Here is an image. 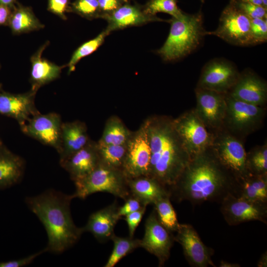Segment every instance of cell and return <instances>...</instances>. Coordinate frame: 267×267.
<instances>
[{"mask_svg":"<svg viewBox=\"0 0 267 267\" xmlns=\"http://www.w3.org/2000/svg\"><path fill=\"white\" fill-rule=\"evenodd\" d=\"M240 184L216 157L211 147L191 157L176 183L169 189L176 202L193 205L221 203L229 194L239 196Z\"/></svg>","mask_w":267,"mask_h":267,"instance_id":"obj_1","label":"cell"},{"mask_svg":"<svg viewBox=\"0 0 267 267\" xmlns=\"http://www.w3.org/2000/svg\"><path fill=\"white\" fill-rule=\"evenodd\" d=\"M151 150L149 176L169 189L176 183L190 156L173 124V118L154 116L145 120Z\"/></svg>","mask_w":267,"mask_h":267,"instance_id":"obj_2","label":"cell"},{"mask_svg":"<svg viewBox=\"0 0 267 267\" xmlns=\"http://www.w3.org/2000/svg\"><path fill=\"white\" fill-rule=\"evenodd\" d=\"M74 198L73 194H66L54 189L26 198L27 206L46 230V252L62 253L76 244L84 232L83 227L77 226L72 219L70 204Z\"/></svg>","mask_w":267,"mask_h":267,"instance_id":"obj_3","label":"cell"},{"mask_svg":"<svg viewBox=\"0 0 267 267\" xmlns=\"http://www.w3.org/2000/svg\"><path fill=\"white\" fill-rule=\"evenodd\" d=\"M170 21L169 36L157 51L166 61L176 60L190 54L199 46L206 35L201 12L193 14L183 13L179 18L172 17Z\"/></svg>","mask_w":267,"mask_h":267,"instance_id":"obj_4","label":"cell"},{"mask_svg":"<svg viewBox=\"0 0 267 267\" xmlns=\"http://www.w3.org/2000/svg\"><path fill=\"white\" fill-rule=\"evenodd\" d=\"M75 198L85 199L96 192H107L126 200L130 195L127 178L121 169L111 168L100 163L90 173L74 182Z\"/></svg>","mask_w":267,"mask_h":267,"instance_id":"obj_5","label":"cell"},{"mask_svg":"<svg viewBox=\"0 0 267 267\" xmlns=\"http://www.w3.org/2000/svg\"><path fill=\"white\" fill-rule=\"evenodd\" d=\"M226 110L223 128L243 140L263 125L267 108L236 99L225 93Z\"/></svg>","mask_w":267,"mask_h":267,"instance_id":"obj_6","label":"cell"},{"mask_svg":"<svg viewBox=\"0 0 267 267\" xmlns=\"http://www.w3.org/2000/svg\"><path fill=\"white\" fill-rule=\"evenodd\" d=\"M211 146L221 163L239 181L250 175L246 165V152L243 140L223 128L213 133Z\"/></svg>","mask_w":267,"mask_h":267,"instance_id":"obj_7","label":"cell"},{"mask_svg":"<svg viewBox=\"0 0 267 267\" xmlns=\"http://www.w3.org/2000/svg\"><path fill=\"white\" fill-rule=\"evenodd\" d=\"M173 124L190 158L211 146L213 133L198 118L194 109L173 119Z\"/></svg>","mask_w":267,"mask_h":267,"instance_id":"obj_8","label":"cell"},{"mask_svg":"<svg viewBox=\"0 0 267 267\" xmlns=\"http://www.w3.org/2000/svg\"><path fill=\"white\" fill-rule=\"evenodd\" d=\"M151 150L145 121L133 132L127 144L122 170L127 178L149 176Z\"/></svg>","mask_w":267,"mask_h":267,"instance_id":"obj_9","label":"cell"},{"mask_svg":"<svg viewBox=\"0 0 267 267\" xmlns=\"http://www.w3.org/2000/svg\"><path fill=\"white\" fill-rule=\"evenodd\" d=\"M251 19L230 1L221 14L218 28L214 31L206 32V35L217 36L235 45H253Z\"/></svg>","mask_w":267,"mask_h":267,"instance_id":"obj_10","label":"cell"},{"mask_svg":"<svg viewBox=\"0 0 267 267\" xmlns=\"http://www.w3.org/2000/svg\"><path fill=\"white\" fill-rule=\"evenodd\" d=\"M220 210L229 225L258 221L267 222V202L252 201L229 194L221 201Z\"/></svg>","mask_w":267,"mask_h":267,"instance_id":"obj_11","label":"cell"},{"mask_svg":"<svg viewBox=\"0 0 267 267\" xmlns=\"http://www.w3.org/2000/svg\"><path fill=\"white\" fill-rule=\"evenodd\" d=\"M144 227L140 247L154 255L158 259L159 266L162 267L169 259L175 241L173 232L161 223L154 209L147 218Z\"/></svg>","mask_w":267,"mask_h":267,"instance_id":"obj_12","label":"cell"},{"mask_svg":"<svg viewBox=\"0 0 267 267\" xmlns=\"http://www.w3.org/2000/svg\"><path fill=\"white\" fill-rule=\"evenodd\" d=\"M239 75L232 63L222 58L214 59L203 67L196 88L226 93Z\"/></svg>","mask_w":267,"mask_h":267,"instance_id":"obj_13","label":"cell"},{"mask_svg":"<svg viewBox=\"0 0 267 267\" xmlns=\"http://www.w3.org/2000/svg\"><path fill=\"white\" fill-rule=\"evenodd\" d=\"M195 113L207 128L214 133L223 128L226 110L225 93L196 88Z\"/></svg>","mask_w":267,"mask_h":267,"instance_id":"obj_14","label":"cell"},{"mask_svg":"<svg viewBox=\"0 0 267 267\" xmlns=\"http://www.w3.org/2000/svg\"><path fill=\"white\" fill-rule=\"evenodd\" d=\"M60 116L55 112L45 114L40 112L21 126L22 132L44 144L54 148L60 147L61 126Z\"/></svg>","mask_w":267,"mask_h":267,"instance_id":"obj_15","label":"cell"},{"mask_svg":"<svg viewBox=\"0 0 267 267\" xmlns=\"http://www.w3.org/2000/svg\"><path fill=\"white\" fill-rule=\"evenodd\" d=\"M176 232L175 241L181 246L184 257L191 266L216 267L211 258L214 254V249L203 243L191 224L179 223Z\"/></svg>","mask_w":267,"mask_h":267,"instance_id":"obj_16","label":"cell"},{"mask_svg":"<svg viewBox=\"0 0 267 267\" xmlns=\"http://www.w3.org/2000/svg\"><path fill=\"white\" fill-rule=\"evenodd\" d=\"M226 93L238 100L264 106L267 101V84L256 74L245 71L240 73L237 81Z\"/></svg>","mask_w":267,"mask_h":267,"instance_id":"obj_17","label":"cell"},{"mask_svg":"<svg viewBox=\"0 0 267 267\" xmlns=\"http://www.w3.org/2000/svg\"><path fill=\"white\" fill-rule=\"evenodd\" d=\"M36 91L20 94L0 91V114L15 119L20 126L39 113L35 105Z\"/></svg>","mask_w":267,"mask_h":267,"instance_id":"obj_18","label":"cell"},{"mask_svg":"<svg viewBox=\"0 0 267 267\" xmlns=\"http://www.w3.org/2000/svg\"><path fill=\"white\" fill-rule=\"evenodd\" d=\"M60 164L74 182L82 179L100 164L97 142L90 140L83 148L60 160Z\"/></svg>","mask_w":267,"mask_h":267,"instance_id":"obj_19","label":"cell"},{"mask_svg":"<svg viewBox=\"0 0 267 267\" xmlns=\"http://www.w3.org/2000/svg\"><path fill=\"white\" fill-rule=\"evenodd\" d=\"M119 206L116 201L100 209L89 217L86 224L83 227L84 232H90L100 242L111 239L114 228L120 219Z\"/></svg>","mask_w":267,"mask_h":267,"instance_id":"obj_20","label":"cell"},{"mask_svg":"<svg viewBox=\"0 0 267 267\" xmlns=\"http://www.w3.org/2000/svg\"><path fill=\"white\" fill-rule=\"evenodd\" d=\"M108 21L106 29L109 33L112 31L128 26L139 25L151 21H162L163 19L148 15L143 9L136 5L125 3L111 13L102 16Z\"/></svg>","mask_w":267,"mask_h":267,"instance_id":"obj_21","label":"cell"},{"mask_svg":"<svg viewBox=\"0 0 267 267\" xmlns=\"http://www.w3.org/2000/svg\"><path fill=\"white\" fill-rule=\"evenodd\" d=\"M86 124L80 121L62 123L58 151L60 160L83 148L90 140Z\"/></svg>","mask_w":267,"mask_h":267,"instance_id":"obj_22","label":"cell"},{"mask_svg":"<svg viewBox=\"0 0 267 267\" xmlns=\"http://www.w3.org/2000/svg\"><path fill=\"white\" fill-rule=\"evenodd\" d=\"M48 44L47 42L41 46L31 57V90L36 92L41 87L57 79L65 66L57 65L42 57Z\"/></svg>","mask_w":267,"mask_h":267,"instance_id":"obj_23","label":"cell"},{"mask_svg":"<svg viewBox=\"0 0 267 267\" xmlns=\"http://www.w3.org/2000/svg\"><path fill=\"white\" fill-rule=\"evenodd\" d=\"M127 183L131 195L138 199L146 206L153 205L162 197L170 196L168 189L150 176L127 178Z\"/></svg>","mask_w":267,"mask_h":267,"instance_id":"obj_24","label":"cell"},{"mask_svg":"<svg viewBox=\"0 0 267 267\" xmlns=\"http://www.w3.org/2000/svg\"><path fill=\"white\" fill-rule=\"evenodd\" d=\"M24 169L23 159L5 150L0 151V187L17 183Z\"/></svg>","mask_w":267,"mask_h":267,"instance_id":"obj_25","label":"cell"},{"mask_svg":"<svg viewBox=\"0 0 267 267\" xmlns=\"http://www.w3.org/2000/svg\"><path fill=\"white\" fill-rule=\"evenodd\" d=\"M8 25L16 34L38 30L44 27L30 7L20 5L13 7Z\"/></svg>","mask_w":267,"mask_h":267,"instance_id":"obj_26","label":"cell"},{"mask_svg":"<svg viewBox=\"0 0 267 267\" xmlns=\"http://www.w3.org/2000/svg\"><path fill=\"white\" fill-rule=\"evenodd\" d=\"M132 133L120 118L113 115L106 121L102 136L97 143L99 145L126 144Z\"/></svg>","mask_w":267,"mask_h":267,"instance_id":"obj_27","label":"cell"},{"mask_svg":"<svg viewBox=\"0 0 267 267\" xmlns=\"http://www.w3.org/2000/svg\"><path fill=\"white\" fill-rule=\"evenodd\" d=\"M239 197L252 200L267 202V175H249L239 181Z\"/></svg>","mask_w":267,"mask_h":267,"instance_id":"obj_28","label":"cell"},{"mask_svg":"<svg viewBox=\"0 0 267 267\" xmlns=\"http://www.w3.org/2000/svg\"><path fill=\"white\" fill-rule=\"evenodd\" d=\"M111 240L113 243V248L104 266L105 267H114L124 257L140 247V239L129 236L120 237L114 234Z\"/></svg>","mask_w":267,"mask_h":267,"instance_id":"obj_29","label":"cell"},{"mask_svg":"<svg viewBox=\"0 0 267 267\" xmlns=\"http://www.w3.org/2000/svg\"><path fill=\"white\" fill-rule=\"evenodd\" d=\"M100 163L105 166L122 170L127 144L99 145L97 143Z\"/></svg>","mask_w":267,"mask_h":267,"instance_id":"obj_30","label":"cell"},{"mask_svg":"<svg viewBox=\"0 0 267 267\" xmlns=\"http://www.w3.org/2000/svg\"><path fill=\"white\" fill-rule=\"evenodd\" d=\"M246 165L249 174L267 175V143L255 146L246 153Z\"/></svg>","mask_w":267,"mask_h":267,"instance_id":"obj_31","label":"cell"},{"mask_svg":"<svg viewBox=\"0 0 267 267\" xmlns=\"http://www.w3.org/2000/svg\"><path fill=\"white\" fill-rule=\"evenodd\" d=\"M170 199V196H165L156 201L153 205L161 223L173 233L177 231L179 223Z\"/></svg>","mask_w":267,"mask_h":267,"instance_id":"obj_32","label":"cell"},{"mask_svg":"<svg viewBox=\"0 0 267 267\" xmlns=\"http://www.w3.org/2000/svg\"><path fill=\"white\" fill-rule=\"evenodd\" d=\"M109 33L106 30L95 38L84 43L79 46L73 53L67 65V66L68 67V73L75 70L76 65L82 58L95 51L102 44L105 37Z\"/></svg>","mask_w":267,"mask_h":267,"instance_id":"obj_33","label":"cell"},{"mask_svg":"<svg viewBox=\"0 0 267 267\" xmlns=\"http://www.w3.org/2000/svg\"><path fill=\"white\" fill-rule=\"evenodd\" d=\"M143 11L151 16H155L157 13L163 12L176 18L180 17L183 14L177 5V0H149Z\"/></svg>","mask_w":267,"mask_h":267,"instance_id":"obj_34","label":"cell"},{"mask_svg":"<svg viewBox=\"0 0 267 267\" xmlns=\"http://www.w3.org/2000/svg\"><path fill=\"white\" fill-rule=\"evenodd\" d=\"M71 9L86 18L100 16L98 0H76Z\"/></svg>","mask_w":267,"mask_h":267,"instance_id":"obj_35","label":"cell"},{"mask_svg":"<svg viewBox=\"0 0 267 267\" xmlns=\"http://www.w3.org/2000/svg\"><path fill=\"white\" fill-rule=\"evenodd\" d=\"M250 34L253 45L266 42L267 40V19H251Z\"/></svg>","mask_w":267,"mask_h":267,"instance_id":"obj_36","label":"cell"},{"mask_svg":"<svg viewBox=\"0 0 267 267\" xmlns=\"http://www.w3.org/2000/svg\"><path fill=\"white\" fill-rule=\"evenodd\" d=\"M231 1L251 19H267V10L262 5L251 3L242 2L231 0Z\"/></svg>","mask_w":267,"mask_h":267,"instance_id":"obj_37","label":"cell"},{"mask_svg":"<svg viewBox=\"0 0 267 267\" xmlns=\"http://www.w3.org/2000/svg\"><path fill=\"white\" fill-rule=\"evenodd\" d=\"M146 210V207L132 212L124 217L129 231V236L134 237L135 231L140 222Z\"/></svg>","mask_w":267,"mask_h":267,"instance_id":"obj_38","label":"cell"},{"mask_svg":"<svg viewBox=\"0 0 267 267\" xmlns=\"http://www.w3.org/2000/svg\"><path fill=\"white\" fill-rule=\"evenodd\" d=\"M124 201V204L119 206L118 210L119 215L121 218L140 209L143 207H147L143 205L138 199L132 195H130Z\"/></svg>","mask_w":267,"mask_h":267,"instance_id":"obj_39","label":"cell"},{"mask_svg":"<svg viewBox=\"0 0 267 267\" xmlns=\"http://www.w3.org/2000/svg\"><path fill=\"white\" fill-rule=\"evenodd\" d=\"M69 0H48V10L51 12L65 19V13L69 8Z\"/></svg>","mask_w":267,"mask_h":267,"instance_id":"obj_40","label":"cell"},{"mask_svg":"<svg viewBox=\"0 0 267 267\" xmlns=\"http://www.w3.org/2000/svg\"><path fill=\"white\" fill-rule=\"evenodd\" d=\"M45 248L26 257L0 263V267H22L32 263L40 255L46 252Z\"/></svg>","mask_w":267,"mask_h":267,"instance_id":"obj_41","label":"cell"},{"mask_svg":"<svg viewBox=\"0 0 267 267\" xmlns=\"http://www.w3.org/2000/svg\"><path fill=\"white\" fill-rule=\"evenodd\" d=\"M100 16L109 14L122 4L120 0H98Z\"/></svg>","mask_w":267,"mask_h":267,"instance_id":"obj_42","label":"cell"},{"mask_svg":"<svg viewBox=\"0 0 267 267\" xmlns=\"http://www.w3.org/2000/svg\"><path fill=\"white\" fill-rule=\"evenodd\" d=\"M14 6L0 4V25L8 24Z\"/></svg>","mask_w":267,"mask_h":267,"instance_id":"obj_43","label":"cell"},{"mask_svg":"<svg viewBox=\"0 0 267 267\" xmlns=\"http://www.w3.org/2000/svg\"><path fill=\"white\" fill-rule=\"evenodd\" d=\"M267 252L264 253L262 256L261 257L260 259H259L257 266L259 267H267Z\"/></svg>","mask_w":267,"mask_h":267,"instance_id":"obj_44","label":"cell"},{"mask_svg":"<svg viewBox=\"0 0 267 267\" xmlns=\"http://www.w3.org/2000/svg\"><path fill=\"white\" fill-rule=\"evenodd\" d=\"M240 266L239 264L231 263L223 260L221 261L219 265L220 267H240Z\"/></svg>","mask_w":267,"mask_h":267,"instance_id":"obj_45","label":"cell"},{"mask_svg":"<svg viewBox=\"0 0 267 267\" xmlns=\"http://www.w3.org/2000/svg\"><path fill=\"white\" fill-rule=\"evenodd\" d=\"M236 1L251 3L257 5H260L263 6L262 0H233Z\"/></svg>","mask_w":267,"mask_h":267,"instance_id":"obj_46","label":"cell"},{"mask_svg":"<svg viewBox=\"0 0 267 267\" xmlns=\"http://www.w3.org/2000/svg\"><path fill=\"white\" fill-rule=\"evenodd\" d=\"M15 1L16 0H0V4L13 7Z\"/></svg>","mask_w":267,"mask_h":267,"instance_id":"obj_47","label":"cell"},{"mask_svg":"<svg viewBox=\"0 0 267 267\" xmlns=\"http://www.w3.org/2000/svg\"><path fill=\"white\" fill-rule=\"evenodd\" d=\"M262 0V3L263 6L265 7V8H267V0Z\"/></svg>","mask_w":267,"mask_h":267,"instance_id":"obj_48","label":"cell"},{"mask_svg":"<svg viewBox=\"0 0 267 267\" xmlns=\"http://www.w3.org/2000/svg\"><path fill=\"white\" fill-rule=\"evenodd\" d=\"M123 3H128L130 0H120Z\"/></svg>","mask_w":267,"mask_h":267,"instance_id":"obj_49","label":"cell"},{"mask_svg":"<svg viewBox=\"0 0 267 267\" xmlns=\"http://www.w3.org/2000/svg\"><path fill=\"white\" fill-rule=\"evenodd\" d=\"M201 2H204L205 0H200Z\"/></svg>","mask_w":267,"mask_h":267,"instance_id":"obj_50","label":"cell"},{"mask_svg":"<svg viewBox=\"0 0 267 267\" xmlns=\"http://www.w3.org/2000/svg\"></svg>","mask_w":267,"mask_h":267,"instance_id":"obj_51","label":"cell"}]
</instances>
